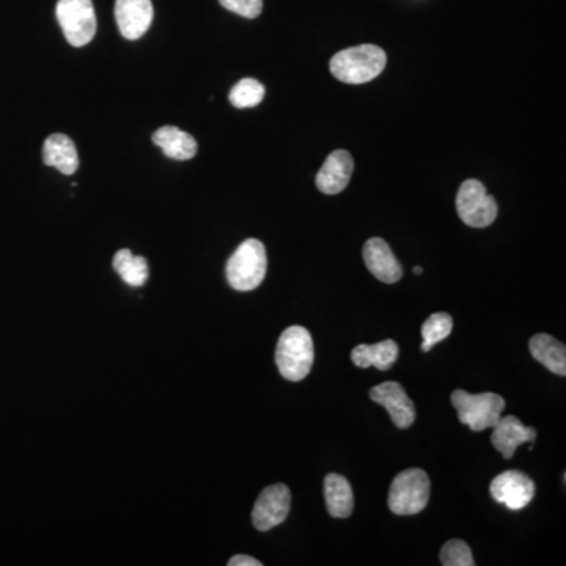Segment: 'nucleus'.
Listing matches in <instances>:
<instances>
[{
	"instance_id": "obj_8",
	"label": "nucleus",
	"mask_w": 566,
	"mask_h": 566,
	"mask_svg": "<svg viewBox=\"0 0 566 566\" xmlns=\"http://www.w3.org/2000/svg\"><path fill=\"white\" fill-rule=\"evenodd\" d=\"M291 491L287 485L277 483L261 491L252 511V522L260 532L279 526L290 513Z\"/></svg>"
},
{
	"instance_id": "obj_11",
	"label": "nucleus",
	"mask_w": 566,
	"mask_h": 566,
	"mask_svg": "<svg viewBox=\"0 0 566 566\" xmlns=\"http://www.w3.org/2000/svg\"><path fill=\"white\" fill-rule=\"evenodd\" d=\"M151 0H115V21L126 40H139L153 23Z\"/></svg>"
},
{
	"instance_id": "obj_9",
	"label": "nucleus",
	"mask_w": 566,
	"mask_h": 566,
	"mask_svg": "<svg viewBox=\"0 0 566 566\" xmlns=\"http://www.w3.org/2000/svg\"><path fill=\"white\" fill-rule=\"evenodd\" d=\"M491 496L510 510L526 508L535 496V483L529 475L519 471H505L491 483Z\"/></svg>"
},
{
	"instance_id": "obj_15",
	"label": "nucleus",
	"mask_w": 566,
	"mask_h": 566,
	"mask_svg": "<svg viewBox=\"0 0 566 566\" xmlns=\"http://www.w3.org/2000/svg\"><path fill=\"white\" fill-rule=\"evenodd\" d=\"M46 166L56 167L63 175H73L79 169V155L71 137L67 134H52L43 147Z\"/></svg>"
},
{
	"instance_id": "obj_12",
	"label": "nucleus",
	"mask_w": 566,
	"mask_h": 566,
	"mask_svg": "<svg viewBox=\"0 0 566 566\" xmlns=\"http://www.w3.org/2000/svg\"><path fill=\"white\" fill-rule=\"evenodd\" d=\"M353 156L345 150L332 151L317 175V188L323 194L337 195L345 191L353 175Z\"/></svg>"
},
{
	"instance_id": "obj_7",
	"label": "nucleus",
	"mask_w": 566,
	"mask_h": 566,
	"mask_svg": "<svg viewBox=\"0 0 566 566\" xmlns=\"http://www.w3.org/2000/svg\"><path fill=\"white\" fill-rule=\"evenodd\" d=\"M456 211L469 227L485 228L496 221L499 208L480 181L466 180L456 194Z\"/></svg>"
},
{
	"instance_id": "obj_17",
	"label": "nucleus",
	"mask_w": 566,
	"mask_h": 566,
	"mask_svg": "<svg viewBox=\"0 0 566 566\" xmlns=\"http://www.w3.org/2000/svg\"><path fill=\"white\" fill-rule=\"evenodd\" d=\"M398 359V345L394 340H384L375 345H359L351 353V361L356 367H375L387 372Z\"/></svg>"
},
{
	"instance_id": "obj_10",
	"label": "nucleus",
	"mask_w": 566,
	"mask_h": 566,
	"mask_svg": "<svg viewBox=\"0 0 566 566\" xmlns=\"http://www.w3.org/2000/svg\"><path fill=\"white\" fill-rule=\"evenodd\" d=\"M370 398L387 409L395 427L401 430L412 427V423L416 420V406L401 384L394 383V381L379 384L370 390Z\"/></svg>"
},
{
	"instance_id": "obj_24",
	"label": "nucleus",
	"mask_w": 566,
	"mask_h": 566,
	"mask_svg": "<svg viewBox=\"0 0 566 566\" xmlns=\"http://www.w3.org/2000/svg\"><path fill=\"white\" fill-rule=\"evenodd\" d=\"M228 12L236 13L247 19H255L263 12V0H219Z\"/></svg>"
},
{
	"instance_id": "obj_1",
	"label": "nucleus",
	"mask_w": 566,
	"mask_h": 566,
	"mask_svg": "<svg viewBox=\"0 0 566 566\" xmlns=\"http://www.w3.org/2000/svg\"><path fill=\"white\" fill-rule=\"evenodd\" d=\"M386 52L379 46L361 45L343 49L332 57V76L345 84H365L373 81L386 68Z\"/></svg>"
},
{
	"instance_id": "obj_2",
	"label": "nucleus",
	"mask_w": 566,
	"mask_h": 566,
	"mask_svg": "<svg viewBox=\"0 0 566 566\" xmlns=\"http://www.w3.org/2000/svg\"><path fill=\"white\" fill-rule=\"evenodd\" d=\"M313 340L302 326H291L280 335L276 348V364L280 375L291 383H299L312 370Z\"/></svg>"
},
{
	"instance_id": "obj_18",
	"label": "nucleus",
	"mask_w": 566,
	"mask_h": 566,
	"mask_svg": "<svg viewBox=\"0 0 566 566\" xmlns=\"http://www.w3.org/2000/svg\"><path fill=\"white\" fill-rule=\"evenodd\" d=\"M530 353L554 375H566V348L549 334L533 335L530 339Z\"/></svg>"
},
{
	"instance_id": "obj_22",
	"label": "nucleus",
	"mask_w": 566,
	"mask_h": 566,
	"mask_svg": "<svg viewBox=\"0 0 566 566\" xmlns=\"http://www.w3.org/2000/svg\"><path fill=\"white\" fill-rule=\"evenodd\" d=\"M265 98V87L257 79H241L238 84L230 90L228 100L238 109L255 107Z\"/></svg>"
},
{
	"instance_id": "obj_26",
	"label": "nucleus",
	"mask_w": 566,
	"mask_h": 566,
	"mask_svg": "<svg viewBox=\"0 0 566 566\" xmlns=\"http://www.w3.org/2000/svg\"><path fill=\"white\" fill-rule=\"evenodd\" d=\"M423 269L420 268V266H416V268H414V274H417V276H420V274H422Z\"/></svg>"
},
{
	"instance_id": "obj_19",
	"label": "nucleus",
	"mask_w": 566,
	"mask_h": 566,
	"mask_svg": "<svg viewBox=\"0 0 566 566\" xmlns=\"http://www.w3.org/2000/svg\"><path fill=\"white\" fill-rule=\"evenodd\" d=\"M324 497L326 507L332 518H348L353 513L354 494L350 482L339 474H329L324 478Z\"/></svg>"
},
{
	"instance_id": "obj_14",
	"label": "nucleus",
	"mask_w": 566,
	"mask_h": 566,
	"mask_svg": "<svg viewBox=\"0 0 566 566\" xmlns=\"http://www.w3.org/2000/svg\"><path fill=\"white\" fill-rule=\"evenodd\" d=\"M493 442L494 449L502 453L505 460H510L515 455L519 445L533 442L537 439V430L522 425L521 420L515 416L500 417L499 422L494 425Z\"/></svg>"
},
{
	"instance_id": "obj_6",
	"label": "nucleus",
	"mask_w": 566,
	"mask_h": 566,
	"mask_svg": "<svg viewBox=\"0 0 566 566\" xmlns=\"http://www.w3.org/2000/svg\"><path fill=\"white\" fill-rule=\"evenodd\" d=\"M57 21L63 35L74 48L89 45L96 34V15L92 0H59Z\"/></svg>"
},
{
	"instance_id": "obj_25",
	"label": "nucleus",
	"mask_w": 566,
	"mask_h": 566,
	"mask_svg": "<svg viewBox=\"0 0 566 566\" xmlns=\"http://www.w3.org/2000/svg\"><path fill=\"white\" fill-rule=\"evenodd\" d=\"M228 566H261V562L249 555H235L228 560Z\"/></svg>"
},
{
	"instance_id": "obj_23",
	"label": "nucleus",
	"mask_w": 566,
	"mask_h": 566,
	"mask_svg": "<svg viewBox=\"0 0 566 566\" xmlns=\"http://www.w3.org/2000/svg\"><path fill=\"white\" fill-rule=\"evenodd\" d=\"M441 563L444 566H474L472 551L463 540H450L441 551Z\"/></svg>"
},
{
	"instance_id": "obj_16",
	"label": "nucleus",
	"mask_w": 566,
	"mask_h": 566,
	"mask_svg": "<svg viewBox=\"0 0 566 566\" xmlns=\"http://www.w3.org/2000/svg\"><path fill=\"white\" fill-rule=\"evenodd\" d=\"M151 139H153V144L158 145L164 151L167 158L188 161L197 153V142L194 137L175 126H162Z\"/></svg>"
},
{
	"instance_id": "obj_20",
	"label": "nucleus",
	"mask_w": 566,
	"mask_h": 566,
	"mask_svg": "<svg viewBox=\"0 0 566 566\" xmlns=\"http://www.w3.org/2000/svg\"><path fill=\"white\" fill-rule=\"evenodd\" d=\"M115 271L131 287H142L148 279V263L144 257H136L129 249L118 250L114 257Z\"/></svg>"
},
{
	"instance_id": "obj_21",
	"label": "nucleus",
	"mask_w": 566,
	"mask_h": 566,
	"mask_svg": "<svg viewBox=\"0 0 566 566\" xmlns=\"http://www.w3.org/2000/svg\"><path fill=\"white\" fill-rule=\"evenodd\" d=\"M453 329V320L449 313H433L422 326V351L428 353L434 345L449 337Z\"/></svg>"
},
{
	"instance_id": "obj_3",
	"label": "nucleus",
	"mask_w": 566,
	"mask_h": 566,
	"mask_svg": "<svg viewBox=\"0 0 566 566\" xmlns=\"http://www.w3.org/2000/svg\"><path fill=\"white\" fill-rule=\"evenodd\" d=\"M268 269L266 249L258 239H246L228 258L227 274L230 287L236 291H252L260 287Z\"/></svg>"
},
{
	"instance_id": "obj_5",
	"label": "nucleus",
	"mask_w": 566,
	"mask_h": 566,
	"mask_svg": "<svg viewBox=\"0 0 566 566\" xmlns=\"http://www.w3.org/2000/svg\"><path fill=\"white\" fill-rule=\"evenodd\" d=\"M430 489V477L422 469L414 467L400 472L390 486L387 499L390 511L400 516L417 515L427 507Z\"/></svg>"
},
{
	"instance_id": "obj_4",
	"label": "nucleus",
	"mask_w": 566,
	"mask_h": 566,
	"mask_svg": "<svg viewBox=\"0 0 566 566\" xmlns=\"http://www.w3.org/2000/svg\"><path fill=\"white\" fill-rule=\"evenodd\" d=\"M452 405L458 419L475 433L493 428L505 409V400L497 394H469L466 390H455Z\"/></svg>"
},
{
	"instance_id": "obj_13",
	"label": "nucleus",
	"mask_w": 566,
	"mask_h": 566,
	"mask_svg": "<svg viewBox=\"0 0 566 566\" xmlns=\"http://www.w3.org/2000/svg\"><path fill=\"white\" fill-rule=\"evenodd\" d=\"M364 261L368 271L381 282L397 283L403 277L400 261L384 239H368L364 246Z\"/></svg>"
}]
</instances>
